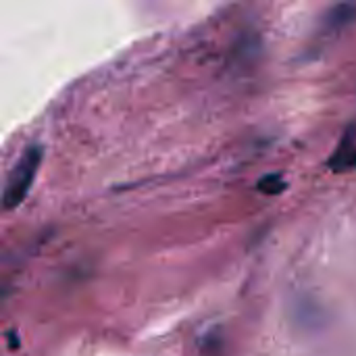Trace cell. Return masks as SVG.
Returning <instances> with one entry per match:
<instances>
[{"instance_id":"cell-2","label":"cell","mask_w":356,"mask_h":356,"mask_svg":"<svg viewBox=\"0 0 356 356\" xmlns=\"http://www.w3.org/2000/svg\"><path fill=\"white\" fill-rule=\"evenodd\" d=\"M330 167L338 173L356 169V125L346 129V134L340 140L334 156L330 159Z\"/></svg>"},{"instance_id":"cell-1","label":"cell","mask_w":356,"mask_h":356,"mask_svg":"<svg viewBox=\"0 0 356 356\" xmlns=\"http://www.w3.org/2000/svg\"><path fill=\"white\" fill-rule=\"evenodd\" d=\"M42 146L40 144H31L23 150V154L17 159V163L13 165L8 177H6V184H4V192H2V207L4 211H13L17 209L25 196L29 194L33 181H35V175L40 171V165H42Z\"/></svg>"},{"instance_id":"cell-3","label":"cell","mask_w":356,"mask_h":356,"mask_svg":"<svg viewBox=\"0 0 356 356\" xmlns=\"http://www.w3.org/2000/svg\"><path fill=\"white\" fill-rule=\"evenodd\" d=\"M257 188H259V192H263L267 196H275V194H280V192L286 190V179L280 173H271L267 177H261Z\"/></svg>"}]
</instances>
